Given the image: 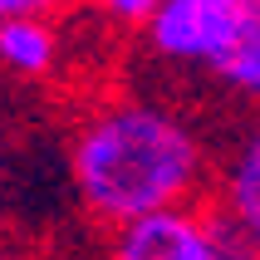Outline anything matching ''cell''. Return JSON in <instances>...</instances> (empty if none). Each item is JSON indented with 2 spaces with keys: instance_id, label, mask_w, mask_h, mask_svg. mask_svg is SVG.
<instances>
[{
  "instance_id": "cell-4",
  "label": "cell",
  "mask_w": 260,
  "mask_h": 260,
  "mask_svg": "<svg viewBox=\"0 0 260 260\" xmlns=\"http://www.w3.org/2000/svg\"><path fill=\"white\" fill-rule=\"evenodd\" d=\"M69 15H15L0 25V74L44 88L69 74Z\"/></svg>"
},
{
  "instance_id": "cell-5",
  "label": "cell",
  "mask_w": 260,
  "mask_h": 260,
  "mask_svg": "<svg viewBox=\"0 0 260 260\" xmlns=\"http://www.w3.org/2000/svg\"><path fill=\"white\" fill-rule=\"evenodd\" d=\"M206 202L260 260V123L231 138V147L216 157V182Z\"/></svg>"
},
{
  "instance_id": "cell-3",
  "label": "cell",
  "mask_w": 260,
  "mask_h": 260,
  "mask_svg": "<svg viewBox=\"0 0 260 260\" xmlns=\"http://www.w3.org/2000/svg\"><path fill=\"white\" fill-rule=\"evenodd\" d=\"M246 25L250 15L236 0H162L157 15L143 25V49L167 69L211 74Z\"/></svg>"
},
{
  "instance_id": "cell-6",
  "label": "cell",
  "mask_w": 260,
  "mask_h": 260,
  "mask_svg": "<svg viewBox=\"0 0 260 260\" xmlns=\"http://www.w3.org/2000/svg\"><path fill=\"white\" fill-rule=\"evenodd\" d=\"M211 84L231 103L260 113V20H250V25L241 29V40L231 44V54L211 69Z\"/></svg>"
},
{
  "instance_id": "cell-10",
  "label": "cell",
  "mask_w": 260,
  "mask_h": 260,
  "mask_svg": "<svg viewBox=\"0 0 260 260\" xmlns=\"http://www.w3.org/2000/svg\"><path fill=\"white\" fill-rule=\"evenodd\" d=\"M0 260H15V255H10V241H5V236H0Z\"/></svg>"
},
{
  "instance_id": "cell-9",
  "label": "cell",
  "mask_w": 260,
  "mask_h": 260,
  "mask_svg": "<svg viewBox=\"0 0 260 260\" xmlns=\"http://www.w3.org/2000/svg\"><path fill=\"white\" fill-rule=\"evenodd\" d=\"M236 5H241V10H246L250 20H260V0H236Z\"/></svg>"
},
{
  "instance_id": "cell-2",
  "label": "cell",
  "mask_w": 260,
  "mask_h": 260,
  "mask_svg": "<svg viewBox=\"0 0 260 260\" xmlns=\"http://www.w3.org/2000/svg\"><path fill=\"white\" fill-rule=\"evenodd\" d=\"M103 260H255L211 202L157 211L103 236Z\"/></svg>"
},
{
  "instance_id": "cell-1",
  "label": "cell",
  "mask_w": 260,
  "mask_h": 260,
  "mask_svg": "<svg viewBox=\"0 0 260 260\" xmlns=\"http://www.w3.org/2000/svg\"><path fill=\"white\" fill-rule=\"evenodd\" d=\"M74 206L103 236L211 197L216 152L187 108L143 88H103L64 138Z\"/></svg>"
},
{
  "instance_id": "cell-7",
  "label": "cell",
  "mask_w": 260,
  "mask_h": 260,
  "mask_svg": "<svg viewBox=\"0 0 260 260\" xmlns=\"http://www.w3.org/2000/svg\"><path fill=\"white\" fill-rule=\"evenodd\" d=\"M79 5L108 29H138V35H143V25L157 15L162 0H79Z\"/></svg>"
},
{
  "instance_id": "cell-11",
  "label": "cell",
  "mask_w": 260,
  "mask_h": 260,
  "mask_svg": "<svg viewBox=\"0 0 260 260\" xmlns=\"http://www.w3.org/2000/svg\"><path fill=\"white\" fill-rule=\"evenodd\" d=\"M0 177H5V138H0Z\"/></svg>"
},
{
  "instance_id": "cell-8",
  "label": "cell",
  "mask_w": 260,
  "mask_h": 260,
  "mask_svg": "<svg viewBox=\"0 0 260 260\" xmlns=\"http://www.w3.org/2000/svg\"><path fill=\"white\" fill-rule=\"evenodd\" d=\"M79 0H0V25L15 15H69Z\"/></svg>"
}]
</instances>
